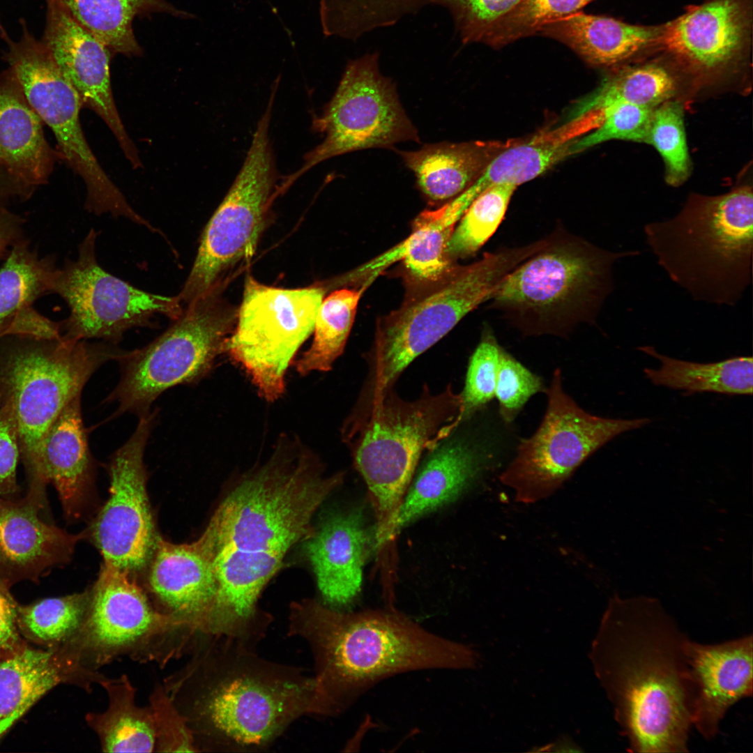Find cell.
Wrapping results in <instances>:
<instances>
[{
  "label": "cell",
  "instance_id": "obj_32",
  "mask_svg": "<svg viewBox=\"0 0 753 753\" xmlns=\"http://www.w3.org/2000/svg\"><path fill=\"white\" fill-rule=\"evenodd\" d=\"M0 268V340L18 336L21 319L42 296L52 293L57 267L40 257L24 238L10 250Z\"/></svg>",
  "mask_w": 753,
  "mask_h": 753
},
{
  "label": "cell",
  "instance_id": "obj_30",
  "mask_svg": "<svg viewBox=\"0 0 753 753\" xmlns=\"http://www.w3.org/2000/svg\"><path fill=\"white\" fill-rule=\"evenodd\" d=\"M512 144L502 142H447L425 144L412 151H397L415 175L420 192L432 201H448L469 188L491 160Z\"/></svg>",
  "mask_w": 753,
  "mask_h": 753
},
{
  "label": "cell",
  "instance_id": "obj_44",
  "mask_svg": "<svg viewBox=\"0 0 753 753\" xmlns=\"http://www.w3.org/2000/svg\"><path fill=\"white\" fill-rule=\"evenodd\" d=\"M542 379L533 373L501 347L499 353L495 397L498 413L507 424H512L529 399L546 390Z\"/></svg>",
  "mask_w": 753,
  "mask_h": 753
},
{
  "label": "cell",
  "instance_id": "obj_23",
  "mask_svg": "<svg viewBox=\"0 0 753 753\" xmlns=\"http://www.w3.org/2000/svg\"><path fill=\"white\" fill-rule=\"evenodd\" d=\"M151 559L149 586L161 612L174 618L189 634L204 632L216 591L207 531L188 544L158 537Z\"/></svg>",
  "mask_w": 753,
  "mask_h": 753
},
{
  "label": "cell",
  "instance_id": "obj_48",
  "mask_svg": "<svg viewBox=\"0 0 753 753\" xmlns=\"http://www.w3.org/2000/svg\"><path fill=\"white\" fill-rule=\"evenodd\" d=\"M20 458L14 405L0 395V496L15 498L20 492L17 466Z\"/></svg>",
  "mask_w": 753,
  "mask_h": 753
},
{
  "label": "cell",
  "instance_id": "obj_34",
  "mask_svg": "<svg viewBox=\"0 0 753 753\" xmlns=\"http://www.w3.org/2000/svg\"><path fill=\"white\" fill-rule=\"evenodd\" d=\"M638 349L658 359L659 369L645 368L646 377L656 386L690 393L713 392L728 395L752 394V357H734L712 363L685 361L658 353L654 347Z\"/></svg>",
  "mask_w": 753,
  "mask_h": 753
},
{
  "label": "cell",
  "instance_id": "obj_29",
  "mask_svg": "<svg viewBox=\"0 0 753 753\" xmlns=\"http://www.w3.org/2000/svg\"><path fill=\"white\" fill-rule=\"evenodd\" d=\"M662 28L579 11L546 25L538 35L565 45L587 63L609 67L656 47Z\"/></svg>",
  "mask_w": 753,
  "mask_h": 753
},
{
  "label": "cell",
  "instance_id": "obj_36",
  "mask_svg": "<svg viewBox=\"0 0 753 753\" xmlns=\"http://www.w3.org/2000/svg\"><path fill=\"white\" fill-rule=\"evenodd\" d=\"M363 292L360 288H342L322 300L314 321L312 342L296 361L299 374L332 368L344 351Z\"/></svg>",
  "mask_w": 753,
  "mask_h": 753
},
{
  "label": "cell",
  "instance_id": "obj_6",
  "mask_svg": "<svg viewBox=\"0 0 753 753\" xmlns=\"http://www.w3.org/2000/svg\"><path fill=\"white\" fill-rule=\"evenodd\" d=\"M390 390L373 395L368 413L356 420L348 436L356 437L354 464L374 510L376 545L383 551L394 547L398 513L421 453L434 446L462 406L461 393L450 386L437 395L425 390L413 402Z\"/></svg>",
  "mask_w": 753,
  "mask_h": 753
},
{
  "label": "cell",
  "instance_id": "obj_15",
  "mask_svg": "<svg viewBox=\"0 0 753 753\" xmlns=\"http://www.w3.org/2000/svg\"><path fill=\"white\" fill-rule=\"evenodd\" d=\"M97 233L91 229L78 248L76 260L56 271L52 293L59 295L70 309L60 323L65 338H99L116 344L123 333L135 327H151L157 314L172 321L183 308L179 296L147 292L110 274L99 265L96 255Z\"/></svg>",
  "mask_w": 753,
  "mask_h": 753
},
{
  "label": "cell",
  "instance_id": "obj_47",
  "mask_svg": "<svg viewBox=\"0 0 753 753\" xmlns=\"http://www.w3.org/2000/svg\"><path fill=\"white\" fill-rule=\"evenodd\" d=\"M157 752L199 751L192 731L164 685L158 683L150 696Z\"/></svg>",
  "mask_w": 753,
  "mask_h": 753
},
{
  "label": "cell",
  "instance_id": "obj_28",
  "mask_svg": "<svg viewBox=\"0 0 753 753\" xmlns=\"http://www.w3.org/2000/svg\"><path fill=\"white\" fill-rule=\"evenodd\" d=\"M81 395L62 410L45 438L40 485L56 489L68 519L80 515L92 479V460L81 412Z\"/></svg>",
  "mask_w": 753,
  "mask_h": 753
},
{
  "label": "cell",
  "instance_id": "obj_24",
  "mask_svg": "<svg viewBox=\"0 0 753 753\" xmlns=\"http://www.w3.org/2000/svg\"><path fill=\"white\" fill-rule=\"evenodd\" d=\"M686 652L695 688L692 726L709 740L728 709L752 695V635L717 644L689 639Z\"/></svg>",
  "mask_w": 753,
  "mask_h": 753
},
{
  "label": "cell",
  "instance_id": "obj_52",
  "mask_svg": "<svg viewBox=\"0 0 753 753\" xmlns=\"http://www.w3.org/2000/svg\"><path fill=\"white\" fill-rule=\"evenodd\" d=\"M581 751L580 747L577 745L572 739L566 736H563L557 739L556 741L552 743H549L545 746L542 747L537 752H580Z\"/></svg>",
  "mask_w": 753,
  "mask_h": 753
},
{
  "label": "cell",
  "instance_id": "obj_50",
  "mask_svg": "<svg viewBox=\"0 0 753 753\" xmlns=\"http://www.w3.org/2000/svg\"><path fill=\"white\" fill-rule=\"evenodd\" d=\"M23 220L0 206V259L6 258L13 247L24 238Z\"/></svg>",
  "mask_w": 753,
  "mask_h": 753
},
{
  "label": "cell",
  "instance_id": "obj_20",
  "mask_svg": "<svg viewBox=\"0 0 753 753\" xmlns=\"http://www.w3.org/2000/svg\"><path fill=\"white\" fill-rule=\"evenodd\" d=\"M43 43L65 78L78 93L82 106L95 112L108 126L134 167L141 166L137 150L121 120L113 98L109 73L111 50L75 20L56 0H46Z\"/></svg>",
  "mask_w": 753,
  "mask_h": 753
},
{
  "label": "cell",
  "instance_id": "obj_10",
  "mask_svg": "<svg viewBox=\"0 0 753 753\" xmlns=\"http://www.w3.org/2000/svg\"><path fill=\"white\" fill-rule=\"evenodd\" d=\"M274 101L269 98L243 165L201 234L195 260L178 295L182 303L223 291L256 252L279 197L269 135Z\"/></svg>",
  "mask_w": 753,
  "mask_h": 753
},
{
  "label": "cell",
  "instance_id": "obj_8",
  "mask_svg": "<svg viewBox=\"0 0 753 753\" xmlns=\"http://www.w3.org/2000/svg\"><path fill=\"white\" fill-rule=\"evenodd\" d=\"M538 249L532 243L485 253L471 264L453 265L434 281L416 283L420 290L377 324L372 356L373 395L390 388L416 357L489 301L503 277Z\"/></svg>",
  "mask_w": 753,
  "mask_h": 753
},
{
  "label": "cell",
  "instance_id": "obj_35",
  "mask_svg": "<svg viewBox=\"0 0 753 753\" xmlns=\"http://www.w3.org/2000/svg\"><path fill=\"white\" fill-rule=\"evenodd\" d=\"M677 82L662 65L648 63L621 68L609 73L600 86L573 107L570 119L601 112L619 104L654 109L672 98Z\"/></svg>",
  "mask_w": 753,
  "mask_h": 753
},
{
  "label": "cell",
  "instance_id": "obj_38",
  "mask_svg": "<svg viewBox=\"0 0 753 753\" xmlns=\"http://www.w3.org/2000/svg\"><path fill=\"white\" fill-rule=\"evenodd\" d=\"M90 591L41 600L16 607L22 635L50 647L63 644L79 630L85 618Z\"/></svg>",
  "mask_w": 753,
  "mask_h": 753
},
{
  "label": "cell",
  "instance_id": "obj_46",
  "mask_svg": "<svg viewBox=\"0 0 753 753\" xmlns=\"http://www.w3.org/2000/svg\"><path fill=\"white\" fill-rule=\"evenodd\" d=\"M521 0H436L446 8L464 43H482L486 33Z\"/></svg>",
  "mask_w": 753,
  "mask_h": 753
},
{
  "label": "cell",
  "instance_id": "obj_13",
  "mask_svg": "<svg viewBox=\"0 0 753 753\" xmlns=\"http://www.w3.org/2000/svg\"><path fill=\"white\" fill-rule=\"evenodd\" d=\"M379 58L373 52L348 62L333 96L312 120L313 130L324 135L323 142L304 155L297 171L280 178L281 195L331 158L371 148L393 149L402 142H420L395 84L380 71Z\"/></svg>",
  "mask_w": 753,
  "mask_h": 753
},
{
  "label": "cell",
  "instance_id": "obj_18",
  "mask_svg": "<svg viewBox=\"0 0 753 753\" xmlns=\"http://www.w3.org/2000/svg\"><path fill=\"white\" fill-rule=\"evenodd\" d=\"M155 415V411L139 415L132 435L113 454L108 466L109 498L91 528V535L104 563L129 574L148 563L158 538L148 499L144 463Z\"/></svg>",
  "mask_w": 753,
  "mask_h": 753
},
{
  "label": "cell",
  "instance_id": "obj_27",
  "mask_svg": "<svg viewBox=\"0 0 753 753\" xmlns=\"http://www.w3.org/2000/svg\"><path fill=\"white\" fill-rule=\"evenodd\" d=\"M42 123L13 71L0 73V168L31 194L61 157L48 144Z\"/></svg>",
  "mask_w": 753,
  "mask_h": 753
},
{
  "label": "cell",
  "instance_id": "obj_4",
  "mask_svg": "<svg viewBox=\"0 0 753 753\" xmlns=\"http://www.w3.org/2000/svg\"><path fill=\"white\" fill-rule=\"evenodd\" d=\"M644 233L658 264L694 301L735 306L752 282L750 185L693 195L675 217L646 224Z\"/></svg>",
  "mask_w": 753,
  "mask_h": 753
},
{
  "label": "cell",
  "instance_id": "obj_12",
  "mask_svg": "<svg viewBox=\"0 0 753 753\" xmlns=\"http://www.w3.org/2000/svg\"><path fill=\"white\" fill-rule=\"evenodd\" d=\"M549 385L540 426L519 442L500 476L501 482L514 491L516 501L524 503L550 496L604 444L651 422L602 418L584 411L564 390L559 368L554 371Z\"/></svg>",
  "mask_w": 753,
  "mask_h": 753
},
{
  "label": "cell",
  "instance_id": "obj_11",
  "mask_svg": "<svg viewBox=\"0 0 753 753\" xmlns=\"http://www.w3.org/2000/svg\"><path fill=\"white\" fill-rule=\"evenodd\" d=\"M222 292L198 297L149 344L117 356L121 376L106 400L118 404L114 416L146 413L166 390L195 383L212 370L225 352L238 314Z\"/></svg>",
  "mask_w": 753,
  "mask_h": 753
},
{
  "label": "cell",
  "instance_id": "obj_45",
  "mask_svg": "<svg viewBox=\"0 0 753 753\" xmlns=\"http://www.w3.org/2000/svg\"><path fill=\"white\" fill-rule=\"evenodd\" d=\"M654 109L619 104L604 110L599 126L573 144V154L614 139L645 142Z\"/></svg>",
  "mask_w": 753,
  "mask_h": 753
},
{
  "label": "cell",
  "instance_id": "obj_43",
  "mask_svg": "<svg viewBox=\"0 0 753 753\" xmlns=\"http://www.w3.org/2000/svg\"><path fill=\"white\" fill-rule=\"evenodd\" d=\"M501 346L493 331L485 328L480 342L470 357L465 385L461 393L459 413L447 429L455 430L463 421L483 410L495 397L499 353Z\"/></svg>",
  "mask_w": 753,
  "mask_h": 753
},
{
  "label": "cell",
  "instance_id": "obj_3",
  "mask_svg": "<svg viewBox=\"0 0 753 753\" xmlns=\"http://www.w3.org/2000/svg\"><path fill=\"white\" fill-rule=\"evenodd\" d=\"M164 687L195 741L261 746L294 720L314 713V678L239 651L199 653Z\"/></svg>",
  "mask_w": 753,
  "mask_h": 753
},
{
  "label": "cell",
  "instance_id": "obj_21",
  "mask_svg": "<svg viewBox=\"0 0 753 753\" xmlns=\"http://www.w3.org/2000/svg\"><path fill=\"white\" fill-rule=\"evenodd\" d=\"M46 493L28 489L20 499L0 496V581H38L70 558L84 534L73 535L45 521Z\"/></svg>",
  "mask_w": 753,
  "mask_h": 753
},
{
  "label": "cell",
  "instance_id": "obj_40",
  "mask_svg": "<svg viewBox=\"0 0 753 753\" xmlns=\"http://www.w3.org/2000/svg\"><path fill=\"white\" fill-rule=\"evenodd\" d=\"M517 187L492 185L471 203L453 231L448 247L451 261L476 254L495 233Z\"/></svg>",
  "mask_w": 753,
  "mask_h": 753
},
{
  "label": "cell",
  "instance_id": "obj_42",
  "mask_svg": "<svg viewBox=\"0 0 753 753\" xmlns=\"http://www.w3.org/2000/svg\"><path fill=\"white\" fill-rule=\"evenodd\" d=\"M683 112L682 104L671 99L656 107L645 142L653 146L662 156L665 180L672 186L684 183L691 170Z\"/></svg>",
  "mask_w": 753,
  "mask_h": 753
},
{
  "label": "cell",
  "instance_id": "obj_22",
  "mask_svg": "<svg viewBox=\"0 0 753 753\" xmlns=\"http://www.w3.org/2000/svg\"><path fill=\"white\" fill-rule=\"evenodd\" d=\"M750 11L747 0H710L689 6L662 24L656 47L695 70L723 68L747 46Z\"/></svg>",
  "mask_w": 753,
  "mask_h": 753
},
{
  "label": "cell",
  "instance_id": "obj_1",
  "mask_svg": "<svg viewBox=\"0 0 753 753\" xmlns=\"http://www.w3.org/2000/svg\"><path fill=\"white\" fill-rule=\"evenodd\" d=\"M688 640L657 599L609 600L590 657L632 751H688L695 699Z\"/></svg>",
  "mask_w": 753,
  "mask_h": 753
},
{
  "label": "cell",
  "instance_id": "obj_51",
  "mask_svg": "<svg viewBox=\"0 0 753 753\" xmlns=\"http://www.w3.org/2000/svg\"><path fill=\"white\" fill-rule=\"evenodd\" d=\"M17 192L15 182L0 168V206H6L8 202L15 199Z\"/></svg>",
  "mask_w": 753,
  "mask_h": 753
},
{
  "label": "cell",
  "instance_id": "obj_5",
  "mask_svg": "<svg viewBox=\"0 0 753 753\" xmlns=\"http://www.w3.org/2000/svg\"><path fill=\"white\" fill-rule=\"evenodd\" d=\"M637 254L556 233L505 275L489 300L525 335L565 336L577 324L595 320L613 290L614 263Z\"/></svg>",
  "mask_w": 753,
  "mask_h": 753
},
{
  "label": "cell",
  "instance_id": "obj_2",
  "mask_svg": "<svg viewBox=\"0 0 753 753\" xmlns=\"http://www.w3.org/2000/svg\"><path fill=\"white\" fill-rule=\"evenodd\" d=\"M291 614L290 630L309 642L316 661L314 713L340 714L400 674L480 663L472 647L429 632L395 607L351 612L307 600Z\"/></svg>",
  "mask_w": 753,
  "mask_h": 753
},
{
  "label": "cell",
  "instance_id": "obj_53",
  "mask_svg": "<svg viewBox=\"0 0 753 753\" xmlns=\"http://www.w3.org/2000/svg\"><path fill=\"white\" fill-rule=\"evenodd\" d=\"M0 588H1V589H2L3 591H6V592L10 593V590H9L8 588H6V586H4V585H3V584L2 583H1V581H0Z\"/></svg>",
  "mask_w": 753,
  "mask_h": 753
},
{
  "label": "cell",
  "instance_id": "obj_41",
  "mask_svg": "<svg viewBox=\"0 0 753 753\" xmlns=\"http://www.w3.org/2000/svg\"><path fill=\"white\" fill-rule=\"evenodd\" d=\"M594 0H521L496 22L482 43L500 48L523 38L538 35L546 25L581 11Z\"/></svg>",
  "mask_w": 753,
  "mask_h": 753
},
{
  "label": "cell",
  "instance_id": "obj_9",
  "mask_svg": "<svg viewBox=\"0 0 753 753\" xmlns=\"http://www.w3.org/2000/svg\"><path fill=\"white\" fill-rule=\"evenodd\" d=\"M206 529L213 546L215 610L238 622L257 614L261 591L290 549L309 535L307 527L291 515L242 495L227 496Z\"/></svg>",
  "mask_w": 753,
  "mask_h": 753
},
{
  "label": "cell",
  "instance_id": "obj_19",
  "mask_svg": "<svg viewBox=\"0 0 753 753\" xmlns=\"http://www.w3.org/2000/svg\"><path fill=\"white\" fill-rule=\"evenodd\" d=\"M508 425L500 417L480 428L457 432L439 441L406 494L397 519L400 529L455 499L510 446Z\"/></svg>",
  "mask_w": 753,
  "mask_h": 753
},
{
  "label": "cell",
  "instance_id": "obj_26",
  "mask_svg": "<svg viewBox=\"0 0 753 753\" xmlns=\"http://www.w3.org/2000/svg\"><path fill=\"white\" fill-rule=\"evenodd\" d=\"M102 676L85 667L67 645L47 649L25 645L0 660V740L44 694L61 683L90 689Z\"/></svg>",
  "mask_w": 753,
  "mask_h": 753
},
{
  "label": "cell",
  "instance_id": "obj_7",
  "mask_svg": "<svg viewBox=\"0 0 753 753\" xmlns=\"http://www.w3.org/2000/svg\"><path fill=\"white\" fill-rule=\"evenodd\" d=\"M0 394L12 398L28 487L40 485L50 427L92 374L121 351L112 344L8 336L1 339Z\"/></svg>",
  "mask_w": 753,
  "mask_h": 753
},
{
  "label": "cell",
  "instance_id": "obj_14",
  "mask_svg": "<svg viewBox=\"0 0 753 753\" xmlns=\"http://www.w3.org/2000/svg\"><path fill=\"white\" fill-rule=\"evenodd\" d=\"M325 292L321 284L285 289L247 275L225 352L267 401L274 402L284 393L287 370L313 331Z\"/></svg>",
  "mask_w": 753,
  "mask_h": 753
},
{
  "label": "cell",
  "instance_id": "obj_39",
  "mask_svg": "<svg viewBox=\"0 0 753 753\" xmlns=\"http://www.w3.org/2000/svg\"><path fill=\"white\" fill-rule=\"evenodd\" d=\"M557 152L545 139L534 135L514 143L496 154L470 188L479 195L487 188L499 184L516 187L529 181L554 165Z\"/></svg>",
  "mask_w": 753,
  "mask_h": 753
},
{
  "label": "cell",
  "instance_id": "obj_25",
  "mask_svg": "<svg viewBox=\"0 0 753 753\" xmlns=\"http://www.w3.org/2000/svg\"><path fill=\"white\" fill-rule=\"evenodd\" d=\"M306 541L324 604L337 610L351 606L361 590L372 542L363 514L357 510L332 514Z\"/></svg>",
  "mask_w": 753,
  "mask_h": 753
},
{
  "label": "cell",
  "instance_id": "obj_37",
  "mask_svg": "<svg viewBox=\"0 0 753 753\" xmlns=\"http://www.w3.org/2000/svg\"><path fill=\"white\" fill-rule=\"evenodd\" d=\"M436 0H320L323 33L356 40L376 29L390 26Z\"/></svg>",
  "mask_w": 753,
  "mask_h": 753
},
{
  "label": "cell",
  "instance_id": "obj_31",
  "mask_svg": "<svg viewBox=\"0 0 753 753\" xmlns=\"http://www.w3.org/2000/svg\"><path fill=\"white\" fill-rule=\"evenodd\" d=\"M99 684L108 697L107 708L89 713L86 722L97 736L104 752H153L155 731L150 706L136 703V689L123 674L116 678L104 677Z\"/></svg>",
  "mask_w": 753,
  "mask_h": 753
},
{
  "label": "cell",
  "instance_id": "obj_49",
  "mask_svg": "<svg viewBox=\"0 0 753 753\" xmlns=\"http://www.w3.org/2000/svg\"><path fill=\"white\" fill-rule=\"evenodd\" d=\"M17 605L10 593L0 588V660L27 644L17 626Z\"/></svg>",
  "mask_w": 753,
  "mask_h": 753
},
{
  "label": "cell",
  "instance_id": "obj_16",
  "mask_svg": "<svg viewBox=\"0 0 753 753\" xmlns=\"http://www.w3.org/2000/svg\"><path fill=\"white\" fill-rule=\"evenodd\" d=\"M178 631L188 634L174 618L151 604L128 572L104 563L84 621L66 643L94 670L119 656L138 655Z\"/></svg>",
  "mask_w": 753,
  "mask_h": 753
},
{
  "label": "cell",
  "instance_id": "obj_33",
  "mask_svg": "<svg viewBox=\"0 0 753 753\" xmlns=\"http://www.w3.org/2000/svg\"><path fill=\"white\" fill-rule=\"evenodd\" d=\"M79 24L102 40L113 53L139 56L142 48L132 29L137 16L166 13L188 17L165 0H56Z\"/></svg>",
  "mask_w": 753,
  "mask_h": 753
},
{
  "label": "cell",
  "instance_id": "obj_17",
  "mask_svg": "<svg viewBox=\"0 0 753 753\" xmlns=\"http://www.w3.org/2000/svg\"><path fill=\"white\" fill-rule=\"evenodd\" d=\"M7 61L23 93L43 122L52 130L61 158L84 180L88 202L111 200L118 188L98 163L79 121L80 98L61 73L52 54L24 29L22 38L10 42Z\"/></svg>",
  "mask_w": 753,
  "mask_h": 753
}]
</instances>
